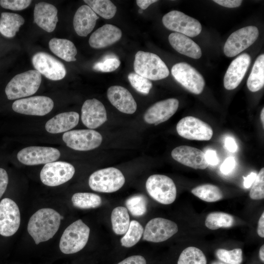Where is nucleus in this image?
<instances>
[{
    "instance_id": "f257e3e1",
    "label": "nucleus",
    "mask_w": 264,
    "mask_h": 264,
    "mask_svg": "<svg viewBox=\"0 0 264 264\" xmlns=\"http://www.w3.org/2000/svg\"><path fill=\"white\" fill-rule=\"evenodd\" d=\"M61 221V215L49 208L37 211L29 219L27 231L35 243L47 241L58 231Z\"/></svg>"
},
{
    "instance_id": "f03ea898",
    "label": "nucleus",
    "mask_w": 264,
    "mask_h": 264,
    "mask_svg": "<svg viewBox=\"0 0 264 264\" xmlns=\"http://www.w3.org/2000/svg\"><path fill=\"white\" fill-rule=\"evenodd\" d=\"M42 82L41 74L30 70L15 76L8 83L5 92L9 100H15L34 94Z\"/></svg>"
},
{
    "instance_id": "7ed1b4c3",
    "label": "nucleus",
    "mask_w": 264,
    "mask_h": 264,
    "mask_svg": "<svg viewBox=\"0 0 264 264\" xmlns=\"http://www.w3.org/2000/svg\"><path fill=\"white\" fill-rule=\"evenodd\" d=\"M133 68L136 73L150 80L164 79L170 73L168 67L158 56L143 51L136 53Z\"/></svg>"
},
{
    "instance_id": "20e7f679",
    "label": "nucleus",
    "mask_w": 264,
    "mask_h": 264,
    "mask_svg": "<svg viewBox=\"0 0 264 264\" xmlns=\"http://www.w3.org/2000/svg\"><path fill=\"white\" fill-rule=\"evenodd\" d=\"M89 233V227L81 220L73 222L64 230L61 237V251L65 254H71L81 250L88 241Z\"/></svg>"
},
{
    "instance_id": "39448f33",
    "label": "nucleus",
    "mask_w": 264,
    "mask_h": 264,
    "mask_svg": "<svg viewBox=\"0 0 264 264\" xmlns=\"http://www.w3.org/2000/svg\"><path fill=\"white\" fill-rule=\"evenodd\" d=\"M125 179L118 169L109 167L94 172L89 176L88 184L93 191L112 193L119 190L124 184Z\"/></svg>"
},
{
    "instance_id": "423d86ee",
    "label": "nucleus",
    "mask_w": 264,
    "mask_h": 264,
    "mask_svg": "<svg viewBox=\"0 0 264 264\" xmlns=\"http://www.w3.org/2000/svg\"><path fill=\"white\" fill-rule=\"evenodd\" d=\"M149 195L155 200L163 204H170L176 199V188L173 180L162 175H153L146 182Z\"/></svg>"
},
{
    "instance_id": "0eeeda50",
    "label": "nucleus",
    "mask_w": 264,
    "mask_h": 264,
    "mask_svg": "<svg viewBox=\"0 0 264 264\" xmlns=\"http://www.w3.org/2000/svg\"><path fill=\"white\" fill-rule=\"evenodd\" d=\"M162 21L167 29L187 37H196L202 29L199 22L177 10H172L166 14Z\"/></svg>"
},
{
    "instance_id": "6e6552de",
    "label": "nucleus",
    "mask_w": 264,
    "mask_h": 264,
    "mask_svg": "<svg viewBox=\"0 0 264 264\" xmlns=\"http://www.w3.org/2000/svg\"><path fill=\"white\" fill-rule=\"evenodd\" d=\"M259 30L255 26H248L232 33L227 39L223 52L228 57L237 56L252 45L257 39Z\"/></svg>"
},
{
    "instance_id": "1a4fd4ad",
    "label": "nucleus",
    "mask_w": 264,
    "mask_h": 264,
    "mask_svg": "<svg viewBox=\"0 0 264 264\" xmlns=\"http://www.w3.org/2000/svg\"><path fill=\"white\" fill-rule=\"evenodd\" d=\"M63 140L71 149L86 151L99 147L102 143V136L99 132L93 130H75L65 132Z\"/></svg>"
},
{
    "instance_id": "9d476101",
    "label": "nucleus",
    "mask_w": 264,
    "mask_h": 264,
    "mask_svg": "<svg viewBox=\"0 0 264 264\" xmlns=\"http://www.w3.org/2000/svg\"><path fill=\"white\" fill-rule=\"evenodd\" d=\"M171 73L176 80L190 92L199 94L203 90V77L195 68L187 63L181 62L174 65Z\"/></svg>"
},
{
    "instance_id": "9b49d317",
    "label": "nucleus",
    "mask_w": 264,
    "mask_h": 264,
    "mask_svg": "<svg viewBox=\"0 0 264 264\" xmlns=\"http://www.w3.org/2000/svg\"><path fill=\"white\" fill-rule=\"evenodd\" d=\"M74 173L75 168L71 164L54 161L44 165L40 172V179L46 186H57L69 180Z\"/></svg>"
},
{
    "instance_id": "f8f14e48",
    "label": "nucleus",
    "mask_w": 264,
    "mask_h": 264,
    "mask_svg": "<svg viewBox=\"0 0 264 264\" xmlns=\"http://www.w3.org/2000/svg\"><path fill=\"white\" fill-rule=\"evenodd\" d=\"M176 129L180 136L189 140H209L213 133L209 125L191 116L180 119L177 124Z\"/></svg>"
},
{
    "instance_id": "ddd939ff",
    "label": "nucleus",
    "mask_w": 264,
    "mask_h": 264,
    "mask_svg": "<svg viewBox=\"0 0 264 264\" xmlns=\"http://www.w3.org/2000/svg\"><path fill=\"white\" fill-rule=\"evenodd\" d=\"M21 223L18 206L12 199L4 198L0 202V235L10 237L16 233Z\"/></svg>"
},
{
    "instance_id": "4468645a",
    "label": "nucleus",
    "mask_w": 264,
    "mask_h": 264,
    "mask_svg": "<svg viewBox=\"0 0 264 264\" xmlns=\"http://www.w3.org/2000/svg\"><path fill=\"white\" fill-rule=\"evenodd\" d=\"M178 231L177 224L174 221L162 218L151 220L146 225L143 240L160 242L166 241Z\"/></svg>"
},
{
    "instance_id": "2eb2a0df",
    "label": "nucleus",
    "mask_w": 264,
    "mask_h": 264,
    "mask_svg": "<svg viewBox=\"0 0 264 264\" xmlns=\"http://www.w3.org/2000/svg\"><path fill=\"white\" fill-rule=\"evenodd\" d=\"M60 155V151L53 147L30 146L19 151L17 158L23 164L35 165L54 162Z\"/></svg>"
},
{
    "instance_id": "dca6fc26",
    "label": "nucleus",
    "mask_w": 264,
    "mask_h": 264,
    "mask_svg": "<svg viewBox=\"0 0 264 264\" xmlns=\"http://www.w3.org/2000/svg\"><path fill=\"white\" fill-rule=\"evenodd\" d=\"M32 62L36 70L50 80H60L66 75L64 64L48 53L43 52L36 53L32 57Z\"/></svg>"
},
{
    "instance_id": "f3484780",
    "label": "nucleus",
    "mask_w": 264,
    "mask_h": 264,
    "mask_svg": "<svg viewBox=\"0 0 264 264\" xmlns=\"http://www.w3.org/2000/svg\"><path fill=\"white\" fill-rule=\"evenodd\" d=\"M53 106V101L50 98L36 96L16 100L12 104V109L21 114L43 116L48 113Z\"/></svg>"
},
{
    "instance_id": "a211bd4d",
    "label": "nucleus",
    "mask_w": 264,
    "mask_h": 264,
    "mask_svg": "<svg viewBox=\"0 0 264 264\" xmlns=\"http://www.w3.org/2000/svg\"><path fill=\"white\" fill-rule=\"evenodd\" d=\"M179 102L175 98H169L154 103L146 111L144 121L149 124L158 125L171 117L176 111Z\"/></svg>"
},
{
    "instance_id": "6ab92c4d",
    "label": "nucleus",
    "mask_w": 264,
    "mask_h": 264,
    "mask_svg": "<svg viewBox=\"0 0 264 264\" xmlns=\"http://www.w3.org/2000/svg\"><path fill=\"white\" fill-rule=\"evenodd\" d=\"M171 155L179 163L195 169L203 170L208 166L204 153L193 147H177L172 150Z\"/></svg>"
},
{
    "instance_id": "aec40b11",
    "label": "nucleus",
    "mask_w": 264,
    "mask_h": 264,
    "mask_svg": "<svg viewBox=\"0 0 264 264\" xmlns=\"http://www.w3.org/2000/svg\"><path fill=\"white\" fill-rule=\"evenodd\" d=\"M107 119V114L104 105L93 98L87 100L81 109V120L87 128L93 129L104 124Z\"/></svg>"
},
{
    "instance_id": "412c9836",
    "label": "nucleus",
    "mask_w": 264,
    "mask_h": 264,
    "mask_svg": "<svg viewBox=\"0 0 264 264\" xmlns=\"http://www.w3.org/2000/svg\"><path fill=\"white\" fill-rule=\"evenodd\" d=\"M250 62V56L245 53L241 54L232 61L223 79L224 87L226 89H234L239 85L248 69Z\"/></svg>"
},
{
    "instance_id": "4be33fe9",
    "label": "nucleus",
    "mask_w": 264,
    "mask_h": 264,
    "mask_svg": "<svg viewBox=\"0 0 264 264\" xmlns=\"http://www.w3.org/2000/svg\"><path fill=\"white\" fill-rule=\"evenodd\" d=\"M107 96L110 103L118 110L127 114H132L136 110V103L130 92L120 86H113L107 90Z\"/></svg>"
},
{
    "instance_id": "5701e85b",
    "label": "nucleus",
    "mask_w": 264,
    "mask_h": 264,
    "mask_svg": "<svg viewBox=\"0 0 264 264\" xmlns=\"http://www.w3.org/2000/svg\"><path fill=\"white\" fill-rule=\"evenodd\" d=\"M58 10L55 6L45 2L36 4L34 10V22L47 32L53 31L58 21Z\"/></svg>"
},
{
    "instance_id": "b1692460",
    "label": "nucleus",
    "mask_w": 264,
    "mask_h": 264,
    "mask_svg": "<svg viewBox=\"0 0 264 264\" xmlns=\"http://www.w3.org/2000/svg\"><path fill=\"white\" fill-rule=\"evenodd\" d=\"M122 32L117 26L106 24L96 30L90 36L88 43L94 48H102L110 46L121 38Z\"/></svg>"
},
{
    "instance_id": "393cba45",
    "label": "nucleus",
    "mask_w": 264,
    "mask_h": 264,
    "mask_svg": "<svg viewBox=\"0 0 264 264\" xmlns=\"http://www.w3.org/2000/svg\"><path fill=\"white\" fill-rule=\"evenodd\" d=\"M99 18L88 5L81 6L73 18V24L76 33L80 36H87L93 29Z\"/></svg>"
},
{
    "instance_id": "a878e982",
    "label": "nucleus",
    "mask_w": 264,
    "mask_h": 264,
    "mask_svg": "<svg viewBox=\"0 0 264 264\" xmlns=\"http://www.w3.org/2000/svg\"><path fill=\"white\" fill-rule=\"evenodd\" d=\"M171 46L178 53L198 59L201 57V49L194 41L187 36L178 33H172L168 37Z\"/></svg>"
},
{
    "instance_id": "bb28decb",
    "label": "nucleus",
    "mask_w": 264,
    "mask_h": 264,
    "mask_svg": "<svg viewBox=\"0 0 264 264\" xmlns=\"http://www.w3.org/2000/svg\"><path fill=\"white\" fill-rule=\"evenodd\" d=\"M79 114L75 111L59 113L47 121L45 128L51 133H58L68 131L78 123Z\"/></svg>"
},
{
    "instance_id": "cd10ccee",
    "label": "nucleus",
    "mask_w": 264,
    "mask_h": 264,
    "mask_svg": "<svg viewBox=\"0 0 264 264\" xmlns=\"http://www.w3.org/2000/svg\"><path fill=\"white\" fill-rule=\"evenodd\" d=\"M50 50L56 56L66 62L75 61L77 49L70 41L54 38L49 42Z\"/></svg>"
},
{
    "instance_id": "c85d7f7f",
    "label": "nucleus",
    "mask_w": 264,
    "mask_h": 264,
    "mask_svg": "<svg viewBox=\"0 0 264 264\" xmlns=\"http://www.w3.org/2000/svg\"><path fill=\"white\" fill-rule=\"evenodd\" d=\"M24 22L23 18L18 14L3 12L0 19V32L6 37H13Z\"/></svg>"
},
{
    "instance_id": "c756f323",
    "label": "nucleus",
    "mask_w": 264,
    "mask_h": 264,
    "mask_svg": "<svg viewBox=\"0 0 264 264\" xmlns=\"http://www.w3.org/2000/svg\"><path fill=\"white\" fill-rule=\"evenodd\" d=\"M264 85V54L259 56L253 66L247 81V86L252 92L261 89Z\"/></svg>"
},
{
    "instance_id": "7c9ffc66",
    "label": "nucleus",
    "mask_w": 264,
    "mask_h": 264,
    "mask_svg": "<svg viewBox=\"0 0 264 264\" xmlns=\"http://www.w3.org/2000/svg\"><path fill=\"white\" fill-rule=\"evenodd\" d=\"M112 228L118 235L125 234L130 223V216L127 208L118 206L113 209L111 214Z\"/></svg>"
},
{
    "instance_id": "2f4dec72",
    "label": "nucleus",
    "mask_w": 264,
    "mask_h": 264,
    "mask_svg": "<svg viewBox=\"0 0 264 264\" xmlns=\"http://www.w3.org/2000/svg\"><path fill=\"white\" fill-rule=\"evenodd\" d=\"M191 192L201 200L208 202H215L223 198L221 190L213 184H206L198 186L193 188Z\"/></svg>"
},
{
    "instance_id": "473e14b6",
    "label": "nucleus",
    "mask_w": 264,
    "mask_h": 264,
    "mask_svg": "<svg viewBox=\"0 0 264 264\" xmlns=\"http://www.w3.org/2000/svg\"><path fill=\"white\" fill-rule=\"evenodd\" d=\"M71 201L74 206L88 209L99 207L102 203L101 197L91 193H76L73 195Z\"/></svg>"
},
{
    "instance_id": "72a5a7b5",
    "label": "nucleus",
    "mask_w": 264,
    "mask_h": 264,
    "mask_svg": "<svg viewBox=\"0 0 264 264\" xmlns=\"http://www.w3.org/2000/svg\"><path fill=\"white\" fill-rule=\"evenodd\" d=\"M234 222V218L232 215L224 212H215L208 215L205 224L209 229L216 230L220 228L230 227Z\"/></svg>"
},
{
    "instance_id": "f704fd0d",
    "label": "nucleus",
    "mask_w": 264,
    "mask_h": 264,
    "mask_svg": "<svg viewBox=\"0 0 264 264\" xmlns=\"http://www.w3.org/2000/svg\"><path fill=\"white\" fill-rule=\"evenodd\" d=\"M96 13L105 19L113 18L116 12V6L109 0H84Z\"/></svg>"
},
{
    "instance_id": "c9c22d12",
    "label": "nucleus",
    "mask_w": 264,
    "mask_h": 264,
    "mask_svg": "<svg viewBox=\"0 0 264 264\" xmlns=\"http://www.w3.org/2000/svg\"><path fill=\"white\" fill-rule=\"evenodd\" d=\"M143 232V228L139 222L135 220H132L128 230L120 240L122 246L125 247L134 246L140 240Z\"/></svg>"
},
{
    "instance_id": "e433bc0d",
    "label": "nucleus",
    "mask_w": 264,
    "mask_h": 264,
    "mask_svg": "<svg viewBox=\"0 0 264 264\" xmlns=\"http://www.w3.org/2000/svg\"><path fill=\"white\" fill-rule=\"evenodd\" d=\"M177 264H207V260L200 249L194 246H189L182 251Z\"/></svg>"
},
{
    "instance_id": "4c0bfd02",
    "label": "nucleus",
    "mask_w": 264,
    "mask_h": 264,
    "mask_svg": "<svg viewBox=\"0 0 264 264\" xmlns=\"http://www.w3.org/2000/svg\"><path fill=\"white\" fill-rule=\"evenodd\" d=\"M125 204L127 209L135 217L142 216L147 211V201L142 195H136L128 198Z\"/></svg>"
},
{
    "instance_id": "58836bf2",
    "label": "nucleus",
    "mask_w": 264,
    "mask_h": 264,
    "mask_svg": "<svg viewBox=\"0 0 264 264\" xmlns=\"http://www.w3.org/2000/svg\"><path fill=\"white\" fill-rule=\"evenodd\" d=\"M217 258L227 264H241L242 261V252L241 248L231 250L219 249L216 252Z\"/></svg>"
},
{
    "instance_id": "ea45409f",
    "label": "nucleus",
    "mask_w": 264,
    "mask_h": 264,
    "mask_svg": "<svg viewBox=\"0 0 264 264\" xmlns=\"http://www.w3.org/2000/svg\"><path fill=\"white\" fill-rule=\"evenodd\" d=\"M120 62L118 57L113 54L105 55L100 61L96 62L93 66L96 71L110 72L116 70L120 66Z\"/></svg>"
},
{
    "instance_id": "a19ab883",
    "label": "nucleus",
    "mask_w": 264,
    "mask_h": 264,
    "mask_svg": "<svg viewBox=\"0 0 264 264\" xmlns=\"http://www.w3.org/2000/svg\"><path fill=\"white\" fill-rule=\"evenodd\" d=\"M131 86L138 92L148 94L153 84L150 80L136 73H130L128 76Z\"/></svg>"
},
{
    "instance_id": "79ce46f5",
    "label": "nucleus",
    "mask_w": 264,
    "mask_h": 264,
    "mask_svg": "<svg viewBox=\"0 0 264 264\" xmlns=\"http://www.w3.org/2000/svg\"><path fill=\"white\" fill-rule=\"evenodd\" d=\"M249 193L252 199L258 200L264 198V168H262L257 175Z\"/></svg>"
},
{
    "instance_id": "37998d69",
    "label": "nucleus",
    "mask_w": 264,
    "mask_h": 264,
    "mask_svg": "<svg viewBox=\"0 0 264 264\" xmlns=\"http://www.w3.org/2000/svg\"><path fill=\"white\" fill-rule=\"evenodd\" d=\"M32 2L30 0H1L0 6L12 10H21L26 8Z\"/></svg>"
},
{
    "instance_id": "c03bdc74",
    "label": "nucleus",
    "mask_w": 264,
    "mask_h": 264,
    "mask_svg": "<svg viewBox=\"0 0 264 264\" xmlns=\"http://www.w3.org/2000/svg\"><path fill=\"white\" fill-rule=\"evenodd\" d=\"M236 161L234 157L226 158L220 167V171L222 174L227 175L232 172L235 167Z\"/></svg>"
},
{
    "instance_id": "a18cd8bd",
    "label": "nucleus",
    "mask_w": 264,
    "mask_h": 264,
    "mask_svg": "<svg viewBox=\"0 0 264 264\" xmlns=\"http://www.w3.org/2000/svg\"><path fill=\"white\" fill-rule=\"evenodd\" d=\"M8 183V176L6 171L0 168V198L5 192Z\"/></svg>"
},
{
    "instance_id": "49530a36",
    "label": "nucleus",
    "mask_w": 264,
    "mask_h": 264,
    "mask_svg": "<svg viewBox=\"0 0 264 264\" xmlns=\"http://www.w3.org/2000/svg\"><path fill=\"white\" fill-rule=\"evenodd\" d=\"M117 264H146V261L142 256L133 255L125 259Z\"/></svg>"
},
{
    "instance_id": "de8ad7c7",
    "label": "nucleus",
    "mask_w": 264,
    "mask_h": 264,
    "mask_svg": "<svg viewBox=\"0 0 264 264\" xmlns=\"http://www.w3.org/2000/svg\"><path fill=\"white\" fill-rule=\"evenodd\" d=\"M204 154L206 160L208 165L215 166L218 164L219 160L215 151L208 150Z\"/></svg>"
},
{
    "instance_id": "09e8293b",
    "label": "nucleus",
    "mask_w": 264,
    "mask_h": 264,
    "mask_svg": "<svg viewBox=\"0 0 264 264\" xmlns=\"http://www.w3.org/2000/svg\"><path fill=\"white\" fill-rule=\"evenodd\" d=\"M213 1L222 6L228 8L238 7L242 3L241 0H214Z\"/></svg>"
},
{
    "instance_id": "8fccbe9b",
    "label": "nucleus",
    "mask_w": 264,
    "mask_h": 264,
    "mask_svg": "<svg viewBox=\"0 0 264 264\" xmlns=\"http://www.w3.org/2000/svg\"><path fill=\"white\" fill-rule=\"evenodd\" d=\"M224 144L226 149L230 152L234 153L238 149V146L235 139L231 136H227L225 138Z\"/></svg>"
},
{
    "instance_id": "3c124183",
    "label": "nucleus",
    "mask_w": 264,
    "mask_h": 264,
    "mask_svg": "<svg viewBox=\"0 0 264 264\" xmlns=\"http://www.w3.org/2000/svg\"><path fill=\"white\" fill-rule=\"evenodd\" d=\"M257 175L256 173L251 172L246 177L243 176L244 179L243 186L244 188H249L252 185L256 178Z\"/></svg>"
},
{
    "instance_id": "603ef678",
    "label": "nucleus",
    "mask_w": 264,
    "mask_h": 264,
    "mask_svg": "<svg viewBox=\"0 0 264 264\" xmlns=\"http://www.w3.org/2000/svg\"><path fill=\"white\" fill-rule=\"evenodd\" d=\"M257 233L260 237H264V212H263L258 221Z\"/></svg>"
},
{
    "instance_id": "864d4df0",
    "label": "nucleus",
    "mask_w": 264,
    "mask_h": 264,
    "mask_svg": "<svg viewBox=\"0 0 264 264\" xmlns=\"http://www.w3.org/2000/svg\"><path fill=\"white\" fill-rule=\"evenodd\" d=\"M157 1L156 0H137L136 2L137 5L140 7V9L145 10L151 4Z\"/></svg>"
},
{
    "instance_id": "5fc2aeb1",
    "label": "nucleus",
    "mask_w": 264,
    "mask_h": 264,
    "mask_svg": "<svg viewBox=\"0 0 264 264\" xmlns=\"http://www.w3.org/2000/svg\"><path fill=\"white\" fill-rule=\"evenodd\" d=\"M259 256L262 262L264 261V245H262L259 250Z\"/></svg>"
},
{
    "instance_id": "6e6d98bb",
    "label": "nucleus",
    "mask_w": 264,
    "mask_h": 264,
    "mask_svg": "<svg viewBox=\"0 0 264 264\" xmlns=\"http://www.w3.org/2000/svg\"><path fill=\"white\" fill-rule=\"evenodd\" d=\"M261 120L263 124V127L264 126V109L263 108L261 113Z\"/></svg>"
},
{
    "instance_id": "4d7b16f0",
    "label": "nucleus",
    "mask_w": 264,
    "mask_h": 264,
    "mask_svg": "<svg viewBox=\"0 0 264 264\" xmlns=\"http://www.w3.org/2000/svg\"><path fill=\"white\" fill-rule=\"evenodd\" d=\"M211 264H225L224 263L221 262L216 261V262H213Z\"/></svg>"
},
{
    "instance_id": "13d9d810",
    "label": "nucleus",
    "mask_w": 264,
    "mask_h": 264,
    "mask_svg": "<svg viewBox=\"0 0 264 264\" xmlns=\"http://www.w3.org/2000/svg\"><path fill=\"white\" fill-rule=\"evenodd\" d=\"M138 12L139 14H142L143 12V10L139 9Z\"/></svg>"
}]
</instances>
